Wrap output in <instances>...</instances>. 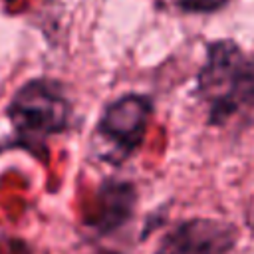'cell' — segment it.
Listing matches in <instances>:
<instances>
[{
	"instance_id": "1",
	"label": "cell",
	"mask_w": 254,
	"mask_h": 254,
	"mask_svg": "<svg viewBox=\"0 0 254 254\" xmlns=\"http://www.w3.org/2000/svg\"><path fill=\"white\" fill-rule=\"evenodd\" d=\"M198 95L214 125L250 109L254 105V54H246L228 40L210 44L198 71Z\"/></svg>"
},
{
	"instance_id": "2",
	"label": "cell",
	"mask_w": 254,
	"mask_h": 254,
	"mask_svg": "<svg viewBox=\"0 0 254 254\" xmlns=\"http://www.w3.org/2000/svg\"><path fill=\"white\" fill-rule=\"evenodd\" d=\"M6 115L26 141L38 143L67 127L71 105L56 81L32 79L16 91Z\"/></svg>"
},
{
	"instance_id": "3",
	"label": "cell",
	"mask_w": 254,
	"mask_h": 254,
	"mask_svg": "<svg viewBox=\"0 0 254 254\" xmlns=\"http://www.w3.org/2000/svg\"><path fill=\"white\" fill-rule=\"evenodd\" d=\"M151 101L145 95H123L109 103L97 123V137L103 157L109 161L127 159L143 141L149 119Z\"/></svg>"
},
{
	"instance_id": "4",
	"label": "cell",
	"mask_w": 254,
	"mask_h": 254,
	"mask_svg": "<svg viewBox=\"0 0 254 254\" xmlns=\"http://www.w3.org/2000/svg\"><path fill=\"white\" fill-rule=\"evenodd\" d=\"M238 238L236 226L214 218H190L171 228L153 254H228Z\"/></svg>"
},
{
	"instance_id": "5",
	"label": "cell",
	"mask_w": 254,
	"mask_h": 254,
	"mask_svg": "<svg viewBox=\"0 0 254 254\" xmlns=\"http://www.w3.org/2000/svg\"><path fill=\"white\" fill-rule=\"evenodd\" d=\"M135 210V189L125 181H105L97 194V208L89 224L99 234L121 228Z\"/></svg>"
},
{
	"instance_id": "6",
	"label": "cell",
	"mask_w": 254,
	"mask_h": 254,
	"mask_svg": "<svg viewBox=\"0 0 254 254\" xmlns=\"http://www.w3.org/2000/svg\"><path fill=\"white\" fill-rule=\"evenodd\" d=\"M171 2L187 12H210L220 8L226 0H171Z\"/></svg>"
}]
</instances>
